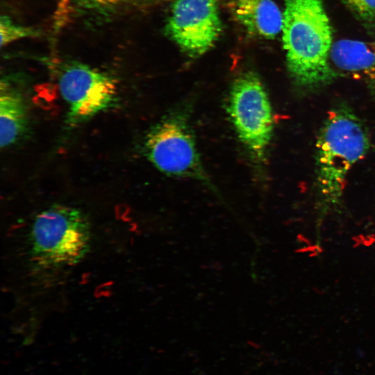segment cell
I'll list each match as a JSON object with an SVG mask.
<instances>
[{"instance_id":"1","label":"cell","mask_w":375,"mask_h":375,"mask_svg":"<svg viewBox=\"0 0 375 375\" xmlns=\"http://www.w3.org/2000/svg\"><path fill=\"white\" fill-rule=\"evenodd\" d=\"M283 42L291 77L301 86L317 88L335 74L329 61L333 45L322 0H284Z\"/></svg>"},{"instance_id":"2","label":"cell","mask_w":375,"mask_h":375,"mask_svg":"<svg viewBox=\"0 0 375 375\" xmlns=\"http://www.w3.org/2000/svg\"><path fill=\"white\" fill-rule=\"evenodd\" d=\"M369 146L365 126L348 108L328 112L316 144L317 185L326 202L338 201L349 172Z\"/></svg>"},{"instance_id":"3","label":"cell","mask_w":375,"mask_h":375,"mask_svg":"<svg viewBox=\"0 0 375 375\" xmlns=\"http://www.w3.org/2000/svg\"><path fill=\"white\" fill-rule=\"evenodd\" d=\"M30 243L32 255L39 263L74 265L89 251L90 224L79 209L55 204L35 218L30 232Z\"/></svg>"},{"instance_id":"4","label":"cell","mask_w":375,"mask_h":375,"mask_svg":"<svg viewBox=\"0 0 375 375\" xmlns=\"http://www.w3.org/2000/svg\"><path fill=\"white\" fill-rule=\"evenodd\" d=\"M227 111L250 157L261 165L272 137L274 117L269 97L256 72L247 71L234 80Z\"/></svg>"},{"instance_id":"5","label":"cell","mask_w":375,"mask_h":375,"mask_svg":"<svg viewBox=\"0 0 375 375\" xmlns=\"http://www.w3.org/2000/svg\"><path fill=\"white\" fill-rule=\"evenodd\" d=\"M144 150L150 162L166 174L208 181L183 115L172 114L152 127L145 138Z\"/></svg>"},{"instance_id":"6","label":"cell","mask_w":375,"mask_h":375,"mask_svg":"<svg viewBox=\"0 0 375 375\" xmlns=\"http://www.w3.org/2000/svg\"><path fill=\"white\" fill-rule=\"evenodd\" d=\"M58 87L68 106L67 124L76 126L115 105V79L105 72L84 63L71 62L58 74Z\"/></svg>"},{"instance_id":"7","label":"cell","mask_w":375,"mask_h":375,"mask_svg":"<svg viewBox=\"0 0 375 375\" xmlns=\"http://www.w3.org/2000/svg\"><path fill=\"white\" fill-rule=\"evenodd\" d=\"M219 0H176L165 26V33L190 58L205 54L222 31Z\"/></svg>"},{"instance_id":"8","label":"cell","mask_w":375,"mask_h":375,"mask_svg":"<svg viewBox=\"0 0 375 375\" xmlns=\"http://www.w3.org/2000/svg\"><path fill=\"white\" fill-rule=\"evenodd\" d=\"M329 61L335 74L362 82L375 94V41L338 40L333 43Z\"/></svg>"},{"instance_id":"9","label":"cell","mask_w":375,"mask_h":375,"mask_svg":"<svg viewBox=\"0 0 375 375\" xmlns=\"http://www.w3.org/2000/svg\"><path fill=\"white\" fill-rule=\"evenodd\" d=\"M232 12L246 31L263 39H273L283 28V15L274 0H233Z\"/></svg>"},{"instance_id":"10","label":"cell","mask_w":375,"mask_h":375,"mask_svg":"<svg viewBox=\"0 0 375 375\" xmlns=\"http://www.w3.org/2000/svg\"><path fill=\"white\" fill-rule=\"evenodd\" d=\"M28 124L27 108L19 90L6 79L0 84V144H13L25 132Z\"/></svg>"},{"instance_id":"11","label":"cell","mask_w":375,"mask_h":375,"mask_svg":"<svg viewBox=\"0 0 375 375\" xmlns=\"http://www.w3.org/2000/svg\"><path fill=\"white\" fill-rule=\"evenodd\" d=\"M132 0H74V6L80 14L95 18L111 15Z\"/></svg>"},{"instance_id":"12","label":"cell","mask_w":375,"mask_h":375,"mask_svg":"<svg viewBox=\"0 0 375 375\" xmlns=\"http://www.w3.org/2000/svg\"><path fill=\"white\" fill-rule=\"evenodd\" d=\"M0 34L1 46L3 47L21 39L36 37L39 32L14 22L6 15H2L0 19Z\"/></svg>"},{"instance_id":"13","label":"cell","mask_w":375,"mask_h":375,"mask_svg":"<svg viewBox=\"0 0 375 375\" xmlns=\"http://www.w3.org/2000/svg\"><path fill=\"white\" fill-rule=\"evenodd\" d=\"M367 26L375 28V0H341Z\"/></svg>"}]
</instances>
